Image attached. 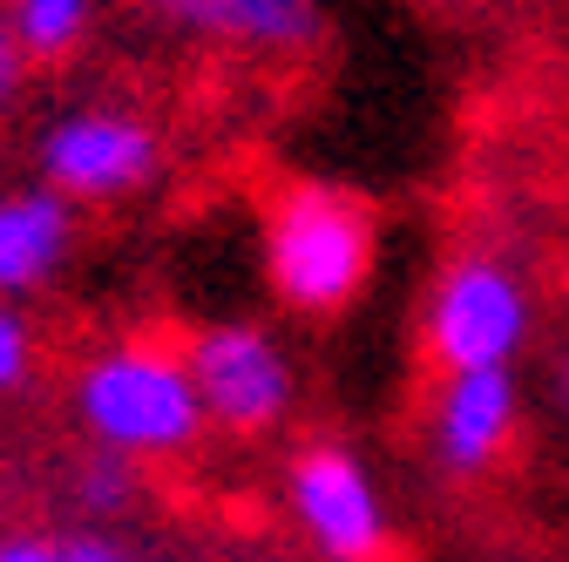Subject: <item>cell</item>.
<instances>
[{"label": "cell", "instance_id": "5b68a950", "mask_svg": "<svg viewBox=\"0 0 569 562\" xmlns=\"http://www.w3.org/2000/svg\"><path fill=\"white\" fill-rule=\"evenodd\" d=\"M522 292L509 271L495 264H455L448 285L435 299V353L455 373H488V367H509V353L522 345Z\"/></svg>", "mask_w": 569, "mask_h": 562}, {"label": "cell", "instance_id": "ba28073f", "mask_svg": "<svg viewBox=\"0 0 569 562\" xmlns=\"http://www.w3.org/2000/svg\"><path fill=\"white\" fill-rule=\"evenodd\" d=\"M68 251V203L54 190L0 197V292H34Z\"/></svg>", "mask_w": 569, "mask_h": 562}, {"label": "cell", "instance_id": "277c9868", "mask_svg": "<svg viewBox=\"0 0 569 562\" xmlns=\"http://www.w3.org/2000/svg\"><path fill=\"white\" fill-rule=\"evenodd\" d=\"M41 170L61 197H129L157 177V136L129 116L82 109V116L48 129Z\"/></svg>", "mask_w": 569, "mask_h": 562}, {"label": "cell", "instance_id": "30bf717a", "mask_svg": "<svg viewBox=\"0 0 569 562\" xmlns=\"http://www.w3.org/2000/svg\"><path fill=\"white\" fill-rule=\"evenodd\" d=\"M76 488L89 509H122L136 495V468H129V454H96V461H82Z\"/></svg>", "mask_w": 569, "mask_h": 562}, {"label": "cell", "instance_id": "9c48e42d", "mask_svg": "<svg viewBox=\"0 0 569 562\" xmlns=\"http://www.w3.org/2000/svg\"><path fill=\"white\" fill-rule=\"evenodd\" d=\"M8 34H14L21 54L54 61V54H68L89 34V0H14V8H8Z\"/></svg>", "mask_w": 569, "mask_h": 562}, {"label": "cell", "instance_id": "6da1fadb", "mask_svg": "<svg viewBox=\"0 0 569 562\" xmlns=\"http://www.w3.org/2000/svg\"><path fill=\"white\" fill-rule=\"evenodd\" d=\"M373 264V218L360 197L306 183L278 203L271 218V278L284 305L299 312H332L360 292V278Z\"/></svg>", "mask_w": 569, "mask_h": 562}, {"label": "cell", "instance_id": "5bb4252c", "mask_svg": "<svg viewBox=\"0 0 569 562\" xmlns=\"http://www.w3.org/2000/svg\"><path fill=\"white\" fill-rule=\"evenodd\" d=\"M21 48H14V34H8V21H0V102H8L14 89H21Z\"/></svg>", "mask_w": 569, "mask_h": 562}, {"label": "cell", "instance_id": "3957f363", "mask_svg": "<svg viewBox=\"0 0 569 562\" xmlns=\"http://www.w3.org/2000/svg\"><path fill=\"white\" fill-rule=\"evenodd\" d=\"M190 393L210 420H224V428H271V420L284 413V400H292V373H284L278 345L251 325H210L197 332L190 345Z\"/></svg>", "mask_w": 569, "mask_h": 562}, {"label": "cell", "instance_id": "7c38bea8", "mask_svg": "<svg viewBox=\"0 0 569 562\" xmlns=\"http://www.w3.org/2000/svg\"><path fill=\"white\" fill-rule=\"evenodd\" d=\"M61 555H68V562H129V555H122L116 542H102V535H68Z\"/></svg>", "mask_w": 569, "mask_h": 562}, {"label": "cell", "instance_id": "52a82bcc", "mask_svg": "<svg viewBox=\"0 0 569 562\" xmlns=\"http://www.w3.org/2000/svg\"><path fill=\"white\" fill-rule=\"evenodd\" d=\"M516 428V380L509 367L488 373H455L441 393V461L448 468H481Z\"/></svg>", "mask_w": 569, "mask_h": 562}, {"label": "cell", "instance_id": "8992f818", "mask_svg": "<svg viewBox=\"0 0 569 562\" xmlns=\"http://www.w3.org/2000/svg\"><path fill=\"white\" fill-rule=\"evenodd\" d=\"M292 502L306 515V529L319 535V549L332 562H373L380 542H387V522H380V495L367 468L339 454V448H319L292 468Z\"/></svg>", "mask_w": 569, "mask_h": 562}, {"label": "cell", "instance_id": "9a60e30c", "mask_svg": "<svg viewBox=\"0 0 569 562\" xmlns=\"http://www.w3.org/2000/svg\"><path fill=\"white\" fill-rule=\"evenodd\" d=\"M157 8H163L170 21H183V28H197V34H203V14H210V0H157Z\"/></svg>", "mask_w": 569, "mask_h": 562}, {"label": "cell", "instance_id": "8fae6325", "mask_svg": "<svg viewBox=\"0 0 569 562\" xmlns=\"http://www.w3.org/2000/svg\"><path fill=\"white\" fill-rule=\"evenodd\" d=\"M21 380H28V332H21V319L0 312V393Z\"/></svg>", "mask_w": 569, "mask_h": 562}, {"label": "cell", "instance_id": "7a4b0ae2", "mask_svg": "<svg viewBox=\"0 0 569 562\" xmlns=\"http://www.w3.org/2000/svg\"><path fill=\"white\" fill-rule=\"evenodd\" d=\"M82 420L109 441V454H170L190 448L203 428V407L190 393V373L157 353H109L82 373Z\"/></svg>", "mask_w": 569, "mask_h": 562}, {"label": "cell", "instance_id": "4fadbf2b", "mask_svg": "<svg viewBox=\"0 0 569 562\" xmlns=\"http://www.w3.org/2000/svg\"><path fill=\"white\" fill-rule=\"evenodd\" d=\"M0 562H68L61 542H34V535H14V542H0Z\"/></svg>", "mask_w": 569, "mask_h": 562}]
</instances>
